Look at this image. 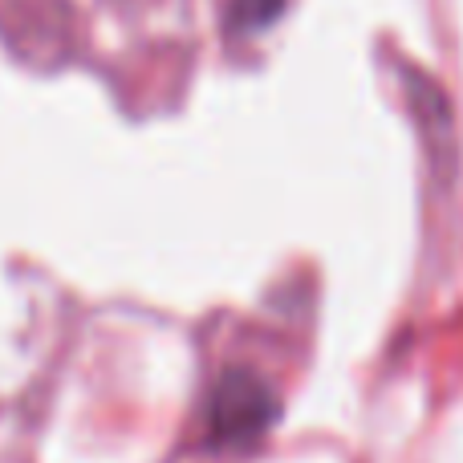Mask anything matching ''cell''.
I'll use <instances>...</instances> for the list:
<instances>
[{
  "mask_svg": "<svg viewBox=\"0 0 463 463\" xmlns=\"http://www.w3.org/2000/svg\"><path fill=\"white\" fill-rule=\"evenodd\" d=\"M280 402L277 391L264 374L248 366H232L216 378L203 407V431H208V448L216 451H248L269 435L277 423Z\"/></svg>",
  "mask_w": 463,
  "mask_h": 463,
  "instance_id": "cell-1",
  "label": "cell"
},
{
  "mask_svg": "<svg viewBox=\"0 0 463 463\" xmlns=\"http://www.w3.org/2000/svg\"><path fill=\"white\" fill-rule=\"evenodd\" d=\"M0 29L24 53H57L70 45L65 0H0Z\"/></svg>",
  "mask_w": 463,
  "mask_h": 463,
  "instance_id": "cell-2",
  "label": "cell"
},
{
  "mask_svg": "<svg viewBox=\"0 0 463 463\" xmlns=\"http://www.w3.org/2000/svg\"><path fill=\"white\" fill-rule=\"evenodd\" d=\"M402 81H407L411 110L419 114L427 138L435 143V151H439L443 159H451V138H456V130H451V106H448V98H443V90L435 86L423 70H415V65H402Z\"/></svg>",
  "mask_w": 463,
  "mask_h": 463,
  "instance_id": "cell-3",
  "label": "cell"
},
{
  "mask_svg": "<svg viewBox=\"0 0 463 463\" xmlns=\"http://www.w3.org/2000/svg\"><path fill=\"white\" fill-rule=\"evenodd\" d=\"M285 13V0H228L232 33H260Z\"/></svg>",
  "mask_w": 463,
  "mask_h": 463,
  "instance_id": "cell-4",
  "label": "cell"
}]
</instances>
